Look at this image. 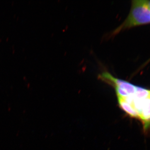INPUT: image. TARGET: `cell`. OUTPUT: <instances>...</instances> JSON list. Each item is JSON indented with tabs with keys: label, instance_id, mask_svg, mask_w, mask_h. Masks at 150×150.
I'll return each instance as SVG.
<instances>
[{
	"label": "cell",
	"instance_id": "obj_3",
	"mask_svg": "<svg viewBox=\"0 0 150 150\" xmlns=\"http://www.w3.org/2000/svg\"><path fill=\"white\" fill-rule=\"evenodd\" d=\"M118 102L121 109H123L126 113L134 118H139V114L132 107V105L127 103L123 98H118Z\"/></svg>",
	"mask_w": 150,
	"mask_h": 150
},
{
	"label": "cell",
	"instance_id": "obj_2",
	"mask_svg": "<svg viewBox=\"0 0 150 150\" xmlns=\"http://www.w3.org/2000/svg\"><path fill=\"white\" fill-rule=\"evenodd\" d=\"M144 124V127L147 129L150 126V96L144 100V105L139 116Z\"/></svg>",
	"mask_w": 150,
	"mask_h": 150
},
{
	"label": "cell",
	"instance_id": "obj_5",
	"mask_svg": "<svg viewBox=\"0 0 150 150\" xmlns=\"http://www.w3.org/2000/svg\"><path fill=\"white\" fill-rule=\"evenodd\" d=\"M147 2V4L149 7V8L150 9V1H146Z\"/></svg>",
	"mask_w": 150,
	"mask_h": 150
},
{
	"label": "cell",
	"instance_id": "obj_4",
	"mask_svg": "<svg viewBox=\"0 0 150 150\" xmlns=\"http://www.w3.org/2000/svg\"><path fill=\"white\" fill-rule=\"evenodd\" d=\"M134 96L138 99H145L150 96V91L136 86V92Z\"/></svg>",
	"mask_w": 150,
	"mask_h": 150
},
{
	"label": "cell",
	"instance_id": "obj_1",
	"mask_svg": "<svg viewBox=\"0 0 150 150\" xmlns=\"http://www.w3.org/2000/svg\"><path fill=\"white\" fill-rule=\"evenodd\" d=\"M150 23V9L146 1H132L130 13L119 27L114 30L110 36H114L122 30L140 25Z\"/></svg>",
	"mask_w": 150,
	"mask_h": 150
}]
</instances>
